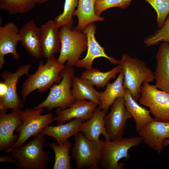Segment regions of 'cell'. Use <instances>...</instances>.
I'll list each match as a JSON object with an SVG mask.
<instances>
[{
  "instance_id": "obj_36",
  "label": "cell",
  "mask_w": 169,
  "mask_h": 169,
  "mask_svg": "<svg viewBox=\"0 0 169 169\" xmlns=\"http://www.w3.org/2000/svg\"><path fill=\"white\" fill-rule=\"evenodd\" d=\"M49 0H35L36 3L39 4H43Z\"/></svg>"
},
{
  "instance_id": "obj_24",
  "label": "cell",
  "mask_w": 169,
  "mask_h": 169,
  "mask_svg": "<svg viewBox=\"0 0 169 169\" xmlns=\"http://www.w3.org/2000/svg\"><path fill=\"white\" fill-rule=\"evenodd\" d=\"M123 98L127 110L135 121L136 129L137 132L146 124L155 119L150 116L149 110L139 105L126 89Z\"/></svg>"
},
{
  "instance_id": "obj_23",
  "label": "cell",
  "mask_w": 169,
  "mask_h": 169,
  "mask_svg": "<svg viewBox=\"0 0 169 169\" xmlns=\"http://www.w3.org/2000/svg\"><path fill=\"white\" fill-rule=\"evenodd\" d=\"M124 74L122 70L113 82L109 83L104 91L101 92L99 107L106 115L114 101L118 98L123 97L125 89L123 85Z\"/></svg>"
},
{
  "instance_id": "obj_18",
  "label": "cell",
  "mask_w": 169,
  "mask_h": 169,
  "mask_svg": "<svg viewBox=\"0 0 169 169\" xmlns=\"http://www.w3.org/2000/svg\"><path fill=\"white\" fill-rule=\"evenodd\" d=\"M20 42L29 54L39 59L42 56L40 42V29L34 20L27 22L19 30Z\"/></svg>"
},
{
  "instance_id": "obj_37",
  "label": "cell",
  "mask_w": 169,
  "mask_h": 169,
  "mask_svg": "<svg viewBox=\"0 0 169 169\" xmlns=\"http://www.w3.org/2000/svg\"><path fill=\"white\" fill-rule=\"evenodd\" d=\"M2 0H0V2Z\"/></svg>"
},
{
  "instance_id": "obj_21",
  "label": "cell",
  "mask_w": 169,
  "mask_h": 169,
  "mask_svg": "<svg viewBox=\"0 0 169 169\" xmlns=\"http://www.w3.org/2000/svg\"><path fill=\"white\" fill-rule=\"evenodd\" d=\"M85 120L82 119L76 118L66 124L58 125L56 126H45L41 131L46 135L54 138L58 144H61L71 136L80 132L81 124Z\"/></svg>"
},
{
  "instance_id": "obj_25",
  "label": "cell",
  "mask_w": 169,
  "mask_h": 169,
  "mask_svg": "<svg viewBox=\"0 0 169 169\" xmlns=\"http://www.w3.org/2000/svg\"><path fill=\"white\" fill-rule=\"evenodd\" d=\"M97 0H79L74 16L78 18V23L75 27L78 30L83 31L88 24L96 21H102L105 18L98 16L95 12V6Z\"/></svg>"
},
{
  "instance_id": "obj_30",
  "label": "cell",
  "mask_w": 169,
  "mask_h": 169,
  "mask_svg": "<svg viewBox=\"0 0 169 169\" xmlns=\"http://www.w3.org/2000/svg\"><path fill=\"white\" fill-rule=\"evenodd\" d=\"M161 42L169 43V15L162 27L144 40V44L147 47L156 45Z\"/></svg>"
},
{
  "instance_id": "obj_26",
  "label": "cell",
  "mask_w": 169,
  "mask_h": 169,
  "mask_svg": "<svg viewBox=\"0 0 169 169\" xmlns=\"http://www.w3.org/2000/svg\"><path fill=\"white\" fill-rule=\"evenodd\" d=\"M121 70V68L119 64L106 72H101L92 68L82 72L81 77L88 80L94 86L98 88H102L109 83L111 79L115 78L116 74Z\"/></svg>"
},
{
  "instance_id": "obj_10",
  "label": "cell",
  "mask_w": 169,
  "mask_h": 169,
  "mask_svg": "<svg viewBox=\"0 0 169 169\" xmlns=\"http://www.w3.org/2000/svg\"><path fill=\"white\" fill-rule=\"evenodd\" d=\"M30 68V64H25L20 66L14 73L5 70L1 73V77L7 88L5 96L0 99V114H6L9 109H21L23 107L24 101L17 94V84L20 77L29 75Z\"/></svg>"
},
{
  "instance_id": "obj_22",
  "label": "cell",
  "mask_w": 169,
  "mask_h": 169,
  "mask_svg": "<svg viewBox=\"0 0 169 169\" xmlns=\"http://www.w3.org/2000/svg\"><path fill=\"white\" fill-rule=\"evenodd\" d=\"M87 80L74 76L72 83V92L76 100H87L99 105L101 92H98Z\"/></svg>"
},
{
  "instance_id": "obj_8",
  "label": "cell",
  "mask_w": 169,
  "mask_h": 169,
  "mask_svg": "<svg viewBox=\"0 0 169 169\" xmlns=\"http://www.w3.org/2000/svg\"><path fill=\"white\" fill-rule=\"evenodd\" d=\"M74 136L75 142L71 151L76 168L99 169L101 159V140L97 142L89 140L81 131Z\"/></svg>"
},
{
  "instance_id": "obj_14",
  "label": "cell",
  "mask_w": 169,
  "mask_h": 169,
  "mask_svg": "<svg viewBox=\"0 0 169 169\" xmlns=\"http://www.w3.org/2000/svg\"><path fill=\"white\" fill-rule=\"evenodd\" d=\"M21 109L13 110L11 112L0 114V151L9 149L18 140L19 134L14 132L22 123Z\"/></svg>"
},
{
  "instance_id": "obj_11",
  "label": "cell",
  "mask_w": 169,
  "mask_h": 169,
  "mask_svg": "<svg viewBox=\"0 0 169 169\" xmlns=\"http://www.w3.org/2000/svg\"><path fill=\"white\" fill-rule=\"evenodd\" d=\"M131 118L125 106L123 97L117 98L104 118L105 128L111 140L122 137L126 121Z\"/></svg>"
},
{
  "instance_id": "obj_2",
  "label": "cell",
  "mask_w": 169,
  "mask_h": 169,
  "mask_svg": "<svg viewBox=\"0 0 169 169\" xmlns=\"http://www.w3.org/2000/svg\"><path fill=\"white\" fill-rule=\"evenodd\" d=\"M47 59L44 64L43 60L41 61L36 72L28 75L24 82L21 91L24 101L33 91L37 90L39 92H44L54 83H59L61 80L60 73L65 65L60 64L54 57Z\"/></svg>"
},
{
  "instance_id": "obj_5",
  "label": "cell",
  "mask_w": 169,
  "mask_h": 169,
  "mask_svg": "<svg viewBox=\"0 0 169 169\" xmlns=\"http://www.w3.org/2000/svg\"><path fill=\"white\" fill-rule=\"evenodd\" d=\"M73 66L65 65L60 73L62 79L58 84H54L50 88V91L45 100L36 105L35 109L47 108L50 111L53 109L59 108L67 109L76 101L72 92V83L75 76Z\"/></svg>"
},
{
  "instance_id": "obj_6",
  "label": "cell",
  "mask_w": 169,
  "mask_h": 169,
  "mask_svg": "<svg viewBox=\"0 0 169 169\" xmlns=\"http://www.w3.org/2000/svg\"><path fill=\"white\" fill-rule=\"evenodd\" d=\"M142 142L141 137H122L109 141L101 140V159L100 165L105 169H122L124 164L119 163V161L125 158L129 160V150Z\"/></svg>"
},
{
  "instance_id": "obj_9",
  "label": "cell",
  "mask_w": 169,
  "mask_h": 169,
  "mask_svg": "<svg viewBox=\"0 0 169 169\" xmlns=\"http://www.w3.org/2000/svg\"><path fill=\"white\" fill-rule=\"evenodd\" d=\"M139 101L149 107L155 120L169 122V93L159 89L155 84L144 82L141 88Z\"/></svg>"
},
{
  "instance_id": "obj_13",
  "label": "cell",
  "mask_w": 169,
  "mask_h": 169,
  "mask_svg": "<svg viewBox=\"0 0 169 169\" xmlns=\"http://www.w3.org/2000/svg\"><path fill=\"white\" fill-rule=\"evenodd\" d=\"M138 133L142 142L159 154L163 149V142L169 138V122L155 119L146 124Z\"/></svg>"
},
{
  "instance_id": "obj_7",
  "label": "cell",
  "mask_w": 169,
  "mask_h": 169,
  "mask_svg": "<svg viewBox=\"0 0 169 169\" xmlns=\"http://www.w3.org/2000/svg\"><path fill=\"white\" fill-rule=\"evenodd\" d=\"M44 111V108H26L24 110H22V123L15 131L19 134L18 138L16 142L5 151L6 152L9 153L13 148L24 144L31 137L40 132L46 125L52 124L54 121L52 114L49 113L42 115Z\"/></svg>"
},
{
  "instance_id": "obj_27",
  "label": "cell",
  "mask_w": 169,
  "mask_h": 169,
  "mask_svg": "<svg viewBox=\"0 0 169 169\" xmlns=\"http://www.w3.org/2000/svg\"><path fill=\"white\" fill-rule=\"evenodd\" d=\"M49 146L54 151L55 156L54 169H72L70 161L72 156L69 154L71 143L67 140L63 143H51Z\"/></svg>"
},
{
  "instance_id": "obj_31",
  "label": "cell",
  "mask_w": 169,
  "mask_h": 169,
  "mask_svg": "<svg viewBox=\"0 0 169 169\" xmlns=\"http://www.w3.org/2000/svg\"><path fill=\"white\" fill-rule=\"evenodd\" d=\"M155 10L157 26L161 28L169 14V0H145Z\"/></svg>"
},
{
  "instance_id": "obj_33",
  "label": "cell",
  "mask_w": 169,
  "mask_h": 169,
  "mask_svg": "<svg viewBox=\"0 0 169 169\" xmlns=\"http://www.w3.org/2000/svg\"><path fill=\"white\" fill-rule=\"evenodd\" d=\"M7 86L6 83L3 81L0 82V99L2 98L5 95Z\"/></svg>"
},
{
  "instance_id": "obj_1",
  "label": "cell",
  "mask_w": 169,
  "mask_h": 169,
  "mask_svg": "<svg viewBox=\"0 0 169 169\" xmlns=\"http://www.w3.org/2000/svg\"><path fill=\"white\" fill-rule=\"evenodd\" d=\"M46 135L40 132L25 145L14 147L11 153L17 167L22 169H44L49 160V152L44 150Z\"/></svg>"
},
{
  "instance_id": "obj_16",
  "label": "cell",
  "mask_w": 169,
  "mask_h": 169,
  "mask_svg": "<svg viewBox=\"0 0 169 169\" xmlns=\"http://www.w3.org/2000/svg\"><path fill=\"white\" fill-rule=\"evenodd\" d=\"M39 28L42 56L47 59L54 57L61 49L59 28L52 20H48Z\"/></svg>"
},
{
  "instance_id": "obj_28",
  "label": "cell",
  "mask_w": 169,
  "mask_h": 169,
  "mask_svg": "<svg viewBox=\"0 0 169 169\" xmlns=\"http://www.w3.org/2000/svg\"><path fill=\"white\" fill-rule=\"evenodd\" d=\"M36 3L35 0H2L0 9L11 14H23L31 11Z\"/></svg>"
},
{
  "instance_id": "obj_35",
  "label": "cell",
  "mask_w": 169,
  "mask_h": 169,
  "mask_svg": "<svg viewBox=\"0 0 169 169\" xmlns=\"http://www.w3.org/2000/svg\"><path fill=\"white\" fill-rule=\"evenodd\" d=\"M169 145V138L166 139L163 142L162 144L163 148L166 147Z\"/></svg>"
},
{
  "instance_id": "obj_29",
  "label": "cell",
  "mask_w": 169,
  "mask_h": 169,
  "mask_svg": "<svg viewBox=\"0 0 169 169\" xmlns=\"http://www.w3.org/2000/svg\"><path fill=\"white\" fill-rule=\"evenodd\" d=\"M79 0H65L62 13L56 17L54 20L59 28L66 26L70 28L74 23L73 17Z\"/></svg>"
},
{
  "instance_id": "obj_34",
  "label": "cell",
  "mask_w": 169,
  "mask_h": 169,
  "mask_svg": "<svg viewBox=\"0 0 169 169\" xmlns=\"http://www.w3.org/2000/svg\"><path fill=\"white\" fill-rule=\"evenodd\" d=\"M0 162H8L15 163V160L11 155L8 156H2L0 157Z\"/></svg>"
},
{
  "instance_id": "obj_32",
  "label": "cell",
  "mask_w": 169,
  "mask_h": 169,
  "mask_svg": "<svg viewBox=\"0 0 169 169\" xmlns=\"http://www.w3.org/2000/svg\"><path fill=\"white\" fill-rule=\"evenodd\" d=\"M132 0H97L95 3V13L100 17L105 10L114 7L124 9L129 7Z\"/></svg>"
},
{
  "instance_id": "obj_15",
  "label": "cell",
  "mask_w": 169,
  "mask_h": 169,
  "mask_svg": "<svg viewBox=\"0 0 169 169\" xmlns=\"http://www.w3.org/2000/svg\"><path fill=\"white\" fill-rule=\"evenodd\" d=\"M19 30L17 25L9 22L0 27V68L6 63L5 55L11 54L13 59H19L20 54L17 51L18 43L20 41Z\"/></svg>"
},
{
  "instance_id": "obj_4",
  "label": "cell",
  "mask_w": 169,
  "mask_h": 169,
  "mask_svg": "<svg viewBox=\"0 0 169 169\" xmlns=\"http://www.w3.org/2000/svg\"><path fill=\"white\" fill-rule=\"evenodd\" d=\"M61 49L57 59L61 64L76 66L83 53L87 49L86 34L75 27L64 26L60 28Z\"/></svg>"
},
{
  "instance_id": "obj_17",
  "label": "cell",
  "mask_w": 169,
  "mask_h": 169,
  "mask_svg": "<svg viewBox=\"0 0 169 169\" xmlns=\"http://www.w3.org/2000/svg\"><path fill=\"white\" fill-rule=\"evenodd\" d=\"M98 105L87 100H78L69 107L64 109L57 108L56 116L54 121H57L58 125L63 124L73 118L82 119L85 121L92 116Z\"/></svg>"
},
{
  "instance_id": "obj_3",
  "label": "cell",
  "mask_w": 169,
  "mask_h": 169,
  "mask_svg": "<svg viewBox=\"0 0 169 169\" xmlns=\"http://www.w3.org/2000/svg\"><path fill=\"white\" fill-rule=\"evenodd\" d=\"M118 64L124 72L125 88L129 90L134 99L138 102L143 83L153 82L155 79L154 72L144 62L136 57H131L126 54L122 55Z\"/></svg>"
},
{
  "instance_id": "obj_12",
  "label": "cell",
  "mask_w": 169,
  "mask_h": 169,
  "mask_svg": "<svg viewBox=\"0 0 169 169\" xmlns=\"http://www.w3.org/2000/svg\"><path fill=\"white\" fill-rule=\"evenodd\" d=\"M96 26L94 22L87 25L82 31L86 36L87 42V52L85 56L79 59L76 66L78 68H83L88 70L92 68L94 60L99 57H104L107 59L114 64H118L119 60L113 57L108 56L102 47L96 40L95 35Z\"/></svg>"
},
{
  "instance_id": "obj_20",
  "label": "cell",
  "mask_w": 169,
  "mask_h": 169,
  "mask_svg": "<svg viewBox=\"0 0 169 169\" xmlns=\"http://www.w3.org/2000/svg\"><path fill=\"white\" fill-rule=\"evenodd\" d=\"M106 115L99 107H97L91 117L81 124L80 131L90 140L99 142L100 136L102 134L105 141H111L104 125V118Z\"/></svg>"
},
{
  "instance_id": "obj_19",
  "label": "cell",
  "mask_w": 169,
  "mask_h": 169,
  "mask_svg": "<svg viewBox=\"0 0 169 169\" xmlns=\"http://www.w3.org/2000/svg\"><path fill=\"white\" fill-rule=\"evenodd\" d=\"M156 64L154 72L155 85L159 90L169 93V43H161L156 57Z\"/></svg>"
}]
</instances>
